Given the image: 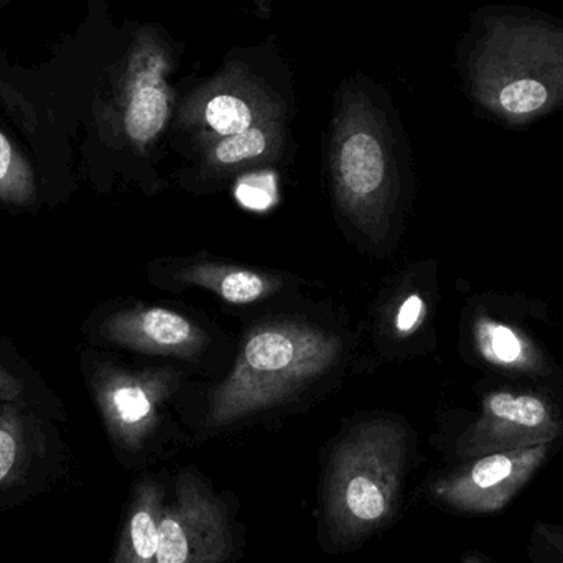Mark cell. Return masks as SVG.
<instances>
[{
	"label": "cell",
	"instance_id": "6da1fadb",
	"mask_svg": "<svg viewBox=\"0 0 563 563\" xmlns=\"http://www.w3.org/2000/svg\"><path fill=\"white\" fill-rule=\"evenodd\" d=\"M340 353L334 334L310 324L282 321L256 328L211 396L208 427L220 429L284 402L327 373Z\"/></svg>",
	"mask_w": 563,
	"mask_h": 563
},
{
	"label": "cell",
	"instance_id": "7a4b0ae2",
	"mask_svg": "<svg viewBox=\"0 0 563 563\" xmlns=\"http://www.w3.org/2000/svg\"><path fill=\"white\" fill-rule=\"evenodd\" d=\"M406 459V430L390 420L364 423L340 443L324 489L328 531L336 544L360 542L396 515Z\"/></svg>",
	"mask_w": 563,
	"mask_h": 563
},
{
	"label": "cell",
	"instance_id": "3957f363",
	"mask_svg": "<svg viewBox=\"0 0 563 563\" xmlns=\"http://www.w3.org/2000/svg\"><path fill=\"white\" fill-rule=\"evenodd\" d=\"M330 167L341 213L371 243H380L389 231L396 170L386 125L363 91L343 92L331 135Z\"/></svg>",
	"mask_w": 563,
	"mask_h": 563
},
{
	"label": "cell",
	"instance_id": "277c9868",
	"mask_svg": "<svg viewBox=\"0 0 563 563\" xmlns=\"http://www.w3.org/2000/svg\"><path fill=\"white\" fill-rule=\"evenodd\" d=\"M558 443L462 462L430 483V499L445 511L470 518L503 515L548 465Z\"/></svg>",
	"mask_w": 563,
	"mask_h": 563
},
{
	"label": "cell",
	"instance_id": "5b68a950",
	"mask_svg": "<svg viewBox=\"0 0 563 563\" xmlns=\"http://www.w3.org/2000/svg\"><path fill=\"white\" fill-rule=\"evenodd\" d=\"M174 68L172 49L154 30H142L124 59L118 81L115 112L129 144L145 151L167 128L174 108L168 75Z\"/></svg>",
	"mask_w": 563,
	"mask_h": 563
},
{
	"label": "cell",
	"instance_id": "8992f818",
	"mask_svg": "<svg viewBox=\"0 0 563 563\" xmlns=\"http://www.w3.org/2000/svg\"><path fill=\"white\" fill-rule=\"evenodd\" d=\"M230 551V526L220 499L194 473H181L162 518L155 563H223Z\"/></svg>",
	"mask_w": 563,
	"mask_h": 563
},
{
	"label": "cell",
	"instance_id": "52a82bcc",
	"mask_svg": "<svg viewBox=\"0 0 563 563\" xmlns=\"http://www.w3.org/2000/svg\"><path fill=\"white\" fill-rule=\"evenodd\" d=\"M563 422L558 410L529 394L493 393L483 400V412L455 443L460 462L559 442Z\"/></svg>",
	"mask_w": 563,
	"mask_h": 563
},
{
	"label": "cell",
	"instance_id": "ba28073f",
	"mask_svg": "<svg viewBox=\"0 0 563 563\" xmlns=\"http://www.w3.org/2000/svg\"><path fill=\"white\" fill-rule=\"evenodd\" d=\"M280 119L279 99L244 66L231 63L185 101L178 124L200 132L208 141Z\"/></svg>",
	"mask_w": 563,
	"mask_h": 563
},
{
	"label": "cell",
	"instance_id": "9c48e42d",
	"mask_svg": "<svg viewBox=\"0 0 563 563\" xmlns=\"http://www.w3.org/2000/svg\"><path fill=\"white\" fill-rule=\"evenodd\" d=\"M170 387V376L164 371L135 373L112 364L99 366L91 380L106 429L131 452L142 449L154 432Z\"/></svg>",
	"mask_w": 563,
	"mask_h": 563
},
{
	"label": "cell",
	"instance_id": "30bf717a",
	"mask_svg": "<svg viewBox=\"0 0 563 563\" xmlns=\"http://www.w3.org/2000/svg\"><path fill=\"white\" fill-rule=\"evenodd\" d=\"M101 336L118 346L147 354L194 357L207 346V333L194 321L164 307L118 311L102 323Z\"/></svg>",
	"mask_w": 563,
	"mask_h": 563
},
{
	"label": "cell",
	"instance_id": "8fae6325",
	"mask_svg": "<svg viewBox=\"0 0 563 563\" xmlns=\"http://www.w3.org/2000/svg\"><path fill=\"white\" fill-rule=\"evenodd\" d=\"M165 489L144 478L134 489L128 519L112 563H155L164 518Z\"/></svg>",
	"mask_w": 563,
	"mask_h": 563
},
{
	"label": "cell",
	"instance_id": "7c38bea8",
	"mask_svg": "<svg viewBox=\"0 0 563 563\" xmlns=\"http://www.w3.org/2000/svg\"><path fill=\"white\" fill-rule=\"evenodd\" d=\"M181 285H197L213 291L221 300L234 305L254 303L276 294L280 280L267 274L244 267L228 266L218 263H197L184 267L175 276Z\"/></svg>",
	"mask_w": 563,
	"mask_h": 563
},
{
	"label": "cell",
	"instance_id": "4fadbf2b",
	"mask_svg": "<svg viewBox=\"0 0 563 563\" xmlns=\"http://www.w3.org/2000/svg\"><path fill=\"white\" fill-rule=\"evenodd\" d=\"M38 446V427L20 400L0 402V495L22 482Z\"/></svg>",
	"mask_w": 563,
	"mask_h": 563
},
{
	"label": "cell",
	"instance_id": "5bb4252c",
	"mask_svg": "<svg viewBox=\"0 0 563 563\" xmlns=\"http://www.w3.org/2000/svg\"><path fill=\"white\" fill-rule=\"evenodd\" d=\"M205 167L211 172L236 170L277 157L282 147V119L254 125L240 134L208 139Z\"/></svg>",
	"mask_w": 563,
	"mask_h": 563
},
{
	"label": "cell",
	"instance_id": "9a60e30c",
	"mask_svg": "<svg viewBox=\"0 0 563 563\" xmlns=\"http://www.w3.org/2000/svg\"><path fill=\"white\" fill-rule=\"evenodd\" d=\"M35 200L32 165L0 129V201L13 207H30Z\"/></svg>",
	"mask_w": 563,
	"mask_h": 563
},
{
	"label": "cell",
	"instance_id": "2e32d148",
	"mask_svg": "<svg viewBox=\"0 0 563 563\" xmlns=\"http://www.w3.org/2000/svg\"><path fill=\"white\" fill-rule=\"evenodd\" d=\"M479 351L489 363L503 366L528 367L531 363L525 341L505 324L482 320L476 327Z\"/></svg>",
	"mask_w": 563,
	"mask_h": 563
},
{
	"label": "cell",
	"instance_id": "e0dca14e",
	"mask_svg": "<svg viewBox=\"0 0 563 563\" xmlns=\"http://www.w3.org/2000/svg\"><path fill=\"white\" fill-rule=\"evenodd\" d=\"M496 101L505 114L528 118L548 108L551 91L541 79L518 78L501 86Z\"/></svg>",
	"mask_w": 563,
	"mask_h": 563
},
{
	"label": "cell",
	"instance_id": "ac0fdd59",
	"mask_svg": "<svg viewBox=\"0 0 563 563\" xmlns=\"http://www.w3.org/2000/svg\"><path fill=\"white\" fill-rule=\"evenodd\" d=\"M526 555L531 563H563V521H534L526 541Z\"/></svg>",
	"mask_w": 563,
	"mask_h": 563
},
{
	"label": "cell",
	"instance_id": "d6986e66",
	"mask_svg": "<svg viewBox=\"0 0 563 563\" xmlns=\"http://www.w3.org/2000/svg\"><path fill=\"white\" fill-rule=\"evenodd\" d=\"M423 317H426V301L419 294L409 295L397 311V331L400 334L413 333L422 323Z\"/></svg>",
	"mask_w": 563,
	"mask_h": 563
},
{
	"label": "cell",
	"instance_id": "ffe728a7",
	"mask_svg": "<svg viewBox=\"0 0 563 563\" xmlns=\"http://www.w3.org/2000/svg\"><path fill=\"white\" fill-rule=\"evenodd\" d=\"M23 393V383L9 371L0 367V402L19 400Z\"/></svg>",
	"mask_w": 563,
	"mask_h": 563
},
{
	"label": "cell",
	"instance_id": "44dd1931",
	"mask_svg": "<svg viewBox=\"0 0 563 563\" xmlns=\"http://www.w3.org/2000/svg\"><path fill=\"white\" fill-rule=\"evenodd\" d=\"M462 563H499L482 551H468L462 555Z\"/></svg>",
	"mask_w": 563,
	"mask_h": 563
}]
</instances>
